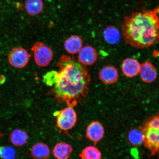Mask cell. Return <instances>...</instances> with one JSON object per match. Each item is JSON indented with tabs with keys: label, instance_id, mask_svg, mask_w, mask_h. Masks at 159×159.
<instances>
[{
	"label": "cell",
	"instance_id": "7",
	"mask_svg": "<svg viewBox=\"0 0 159 159\" xmlns=\"http://www.w3.org/2000/svg\"><path fill=\"white\" fill-rule=\"evenodd\" d=\"M104 127L98 121H94L91 122L87 127V137L95 144H96L102 140L104 136Z\"/></svg>",
	"mask_w": 159,
	"mask_h": 159
},
{
	"label": "cell",
	"instance_id": "9",
	"mask_svg": "<svg viewBox=\"0 0 159 159\" xmlns=\"http://www.w3.org/2000/svg\"><path fill=\"white\" fill-rule=\"evenodd\" d=\"M78 61L84 66H90L94 64L97 59L96 50L90 46L83 47L79 52Z\"/></svg>",
	"mask_w": 159,
	"mask_h": 159
},
{
	"label": "cell",
	"instance_id": "4",
	"mask_svg": "<svg viewBox=\"0 0 159 159\" xmlns=\"http://www.w3.org/2000/svg\"><path fill=\"white\" fill-rule=\"evenodd\" d=\"M57 117V125L61 130H70L75 126L77 120V115L73 107H68L55 114Z\"/></svg>",
	"mask_w": 159,
	"mask_h": 159
},
{
	"label": "cell",
	"instance_id": "14",
	"mask_svg": "<svg viewBox=\"0 0 159 159\" xmlns=\"http://www.w3.org/2000/svg\"><path fill=\"white\" fill-rule=\"evenodd\" d=\"M104 39L109 44H117L121 38V34L118 29L114 26H109L105 29L103 33Z\"/></svg>",
	"mask_w": 159,
	"mask_h": 159
},
{
	"label": "cell",
	"instance_id": "11",
	"mask_svg": "<svg viewBox=\"0 0 159 159\" xmlns=\"http://www.w3.org/2000/svg\"><path fill=\"white\" fill-rule=\"evenodd\" d=\"M140 66V63L136 59L129 58L123 61L121 69L125 75L132 78L139 74Z\"/></svg>",
	"mask_w": 159,
	"mask_h": 159
},
{
	"label": "cell",
	"instance_id": "19",
	"mask_svg": "<svg viewBox=\"0 0 159 159\" xmlns=\"http://www.w3.org/2000/svg\"><path fill=\"white\" fill-rule=\"evenodd\" d=\"M128 140L133 146H138L143 143V136L142 131L138 129H133L128 134Z\"/></svg>",
	"mask_w": 159,
	"mask_h": 159
},
{
	"label": "cell",
	"instance_id": "15",
	"mask_svg": "<svg viewBox=\"0 0 159 159\" xmlns=\"http://www.w3.org/2000/svg\"><path fill=\"white\" fill-rule=\"evenodd\" d=\"M10 140L12 144L16 147L22 146L27 142L28 136L24 130L16 129L10 135Z\"/></svg>",
	"mask_w": 159,
	"mask_h": 159
},
{
	"label": "cell",
	"instance_id": "13",
	"mask_svg": "<svg viewBox=\"0 0 159 159\" xmlns=\"http://www.w3.org/2000/svg\"><path fill=\"white\" fill-rule=\"evenodd\" d=\"M64 46L67 52L71 54H76L82 48V39L78 36H71L66 40Z\"/></svg>",
	"mask_w": 159,
	"mask_h": 159
},
{
	"label": "cell",
	"instance_id": "6",
	"mask_svg": "<svg viewBox=\"0 0 159 159\" xmlns=\"http://www.w3.org/2000/svg\"><path fill=\"white\" fill-rule=\"evenodd\" d=\"M30 57L28 52L22 48L17 47L11 50L8 56L9 63L11 66L22 68L26 66Z\"/></svg>",
	"mask_w": 159,
	"mask_h": 159
},
{
	"label": "cell",
	"instance_id": "20",
	"mask_svg": "<svg viewBox=\"0 0 159 159\" xmlns=\"http://www.w3.org/2000/svg\"><path fill=\"white\" fill-rule=\"evenodd\" d=\"M16 152L14 148L10 146L0 147V158L1 159H15Z\"/></svg>",
	"mask_w": 159,
	"mask_h": 159
},
{
	"label": "cell",
	"instance_id": "16",
	"mask_svg": "<svg viewBox=\"0 0 159 159\" xmlns=\"http://www.w3.org/2000/svg\"><path fill=\"white\" fill-rule=\"evenodd\" d=\"M31 154L34 159H47L50 155L49 149L43 143H37L32 148Z\"/></svg>",
	"mask_w": 159,
	"mask_h": 159
},
{
	"label": "cell",
	"instance_id": "17",
	"mask_svg": "<svg viewBox=\"0 0 159 159\" xmlns=\"http://www.w3.org/2000/svg\"><path fill=\"white\" fill-rule=\"evenodd\" d=\"M43 7L42 0H27L25 7L27 12L32 16H35L40 13Z\"/></svg>",
	"mask_w": 159,
	"mask_h": 159
},
{
	"label": "cell",
	"instance_id": "18",
	"mask_svg": "<svg viewBox=\"0 0 159 159\" xmlns=\"http://www.w3.org/2000/svg\"><path fill=\"white\" fill-rule=\"evenodd\" d=\"M81 159H101L100 151L94 146H89L85 148L80 154Z\"/></svg>",
	"mask_w": 159,
	"mask_h": 159
},
{
	"label": "cell",
	"instance_id": "1",
	"mask_svg": "<svg viewBox=\"0 0 159 159\" xmlns=\"http://www.w3.org/2000/svg\"><path fill=\"white\" fill-rule=\"evenodd\" d=\"M57 70L43 76V80L57 101L73 107L85 100L91 79L85 66L73 57L62 55L57 63Z\"/></svg>",
	"mask_w": 159,
	"mask_h": 159
},
{
	"label": "cell",
	"instance_id": "12",
	"mask_svg": "<svg viewBox=\"0 0 159 159\" xmlns=\"http://www.w3.org/2000/svg\"><path fill=\"white\" fill-rule=\"evenodd\" d=\"M73 151L71 145L64 142L55 145L52 150L53 156L57 159H68Z\"/></svg>",
	"mask_w": 159,
	"mask_h": 159
},
{
	"label": "cell",
	"instance_id": "2",
	"mask_svg": "<svg viewBox=\"0 0 159 159\" xmlns=\"http://www.w3.org/2000/svg\"><path fill=\"white\" fill-rule=\"evenodd\" d=\"M123 37L138 49L152 46L159 41V7L151 11L134 12L125 18Z\"/></svg>",
	"mask_w": 159,
	"mask_h": 159
},
{
	"label": "cell",
	"instance_id": "10",
	"mask_svg": "<svg viewBox=\"0 0 159 159\" xmlns=\"http://www.w3.org/2000/svg\"><path fill=\"white\" fill-rule=\"evenodd\" d=\"M99 78L106 84H112L116 82L118 79V71L112 66H107L99 71Z\"/></svg>",
	"mask_w": 159,
	"mask_h": 159
},
{
	"label": "cell",
	"instance_id": "5",
	"mask_svg": "<svg viewBox=\"0 0 159 159\" xmlns=\"http://www.w3.org/2000/svg\"><path fill=\"white\" fill-rule=\"evenodd\" d=\"M36 64L39 66H48L52 60L53 52L51 48L40 42H37L31 48Z\"/></svg>",
	"mask_w": 159,
	"mask_h": 159
},
{
	"label": "cell",
	"instance_id": "8",
	"mask_svg": "<svg viewBox=\"0 0 159 159\" xmlns=\"http://www.w3.org/2000/svg\"><path fill=\"white\" fill-rule=\"evenodd\" d=\"M139 73L141 79L145 83H152L157 79L156 69L152 63L148 61L140 65Z\"/></svg>",
	"mask_w": 159,
	"mask_h": 159
},
{
	"label": "cell",
	"instance_id": "3",
	"mask_svg": "<svg viewBox=\"0 0 159 159\" xmlns=\"http://www.w3.org/2000/svg\"><path fill=\"white\" fill-rule=\"evenodd\" d=\"M141 131L145 146L153 156L159 154V115L149 119Z\"/></svg>",
	"mask_w": 159,
	"mask_h": 159
}]
</instances>
